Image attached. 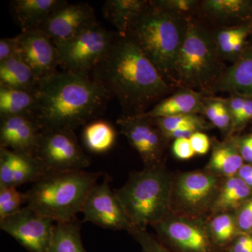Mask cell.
Masks as SVG:
<instances>
[{
	"label": "cell",
	"instance_id": "cell-13",
	"mask_svg": "<svg viewBox=\"0 0 252 252\" xmlns=\"http://www.w3.org/2000/svg\"><path fill=\"white\" fill-rule=\"evenodd\" d=\"M117 124L122 133L140 154L147 168L157 167L165 137L152 119L123 116Z\"/></svg>",
	"mask_w": 252,
	"mask_h": 252
},
{
	"label": "cell",
	"instance_id": "cell-14",
	"mask_svg": "<svg viewBox=\"0 0 252 252\" xmlns=\"http://www.w3.org/2000/svg\"><path fill=\"white\" fill-rule=\"evenodd\" d=\"M46 171L34 154L0 147V187L34 183Z\"/></svg>",
	"mask_w": 252,
	"mask_h": 252
},
{
	"label": "cell",
	"instance_id": "cell-2",
	"mask_svg": "<svg viewBox=\"0 0 252 252\" xmlns=\"http://www.w3.org/2000/svg\"><path fill=\"white\" fill-rule=\"evenodd\" d=\"M34 119L42 130L74 131L96 120L111 95L89 74L56 72L39 81Z\"/></svg>",
	"mask_w": 252,
	"mask_h": 252
},
{
	"label": "cell",
	"instance_id": "cell-38",
	"mask_svg": "<svg viewBox=\"0 0 252 252\" xmlns=\"http://www.w3.org/2000/svg\"><path fill=\"white\" fill-rule=\"evenodd\" d=\"M245 99H246V97L233 94L230 98L224 100L225 103L229 110L230 115H231L232 124L238 119L240 113L243 110Z\"/></svg>",
	"mask_w": 252,
	"mask_h": 252
},
{
	"label": "cell",
	"instance_id": "cell-19",
	"mask_svg": "<svg viewBox=\"0 0 252 252\" xmlns=\"http://www.w3.org/2000/svg\"><path fill=\"white\" fill-rule=\"evenodd\" d=\"M217 185V179L211 175L199 172L186 174L178 181L177 194L187 207H198L212 196Z\"/></svg>",
	"mask_w": 252,
	"mask_h": 252
},
{
	"label": "cell",
	"instance_id": "cell-31",
	"mask_svg": "<svg viewBox=\"0 0 252 252\" xmlns=\"http://www.w3.org/2000/svg\"><path fill=\"white\" fill-rule=\"evenodd\" d=\"M154 6L180 17L191 21L193 15L198 12L200 1L198 0H153Z\"/></svg>",
	"mask_w": 252,
	"mask_h": 252
},
{
	"label": "cell",
	"instance_id": "cell-9",
	"mask_svg": "<svg viewBox=\"0 0 252 252\" xmlns=\"http://www.w3.org/2000/svg\"><path fill=\"white\" fill-rule=\"evenodd\" d=\"M54 221L26 205L0 220V228L29 252H49Z\"/></svg>",
	"mask_w": 252,
	"mask_h": 252
},
{
	"label": "cell",
	"instance_id": "cell-16",
	"mask_svg": "<svg viewBox=\"0 0 252 252\" xmlns=\"http://www.w3.org/2000/svg\"><path fill=\"white\" fill-rule=\"evenodd\" d=\"M205 94L189 89H181L170 97L160 100L147 112L135 117L157 119L205 112Z\"/></svg>",
	"mask_w": 252,
	"mask_h": 252
},
{
	"label": "cell",
	"instance_id": "cell-34",
	"mask_svg": "<svg viewBox=\"0 0 252 252\" xmlns=\"http://www.w3.org/2000/svg\"><path fill=\"white\" fill-rule=\"evenodd\" d=\"M172 151L175 157L181 160H188L195 154L189 138L176 139L172 145Z\"/></svg>",
	"mask_w": 252,
	"mask_h": 252
},
{
	"label": "cell",
	"instance_id": "cell-24",
	"mask_svg": "<svg viewBox=\"0 0 252 252\" xmlns=\"http://www.w3.org/2000/svg\"><path fill=\"white\" fill-rule=\"evenodd\" d=\"M249 5L244 0H204L200 1L199 12L212 22L228 25L243 16Z\"/></svg>",
	"mask_w": 252,
	"mask_h": 252
},
{
	"label": "cell",
	"instance_id": "cell-26",
	"mask_svg": "<svg viewBox=\"0 0 252 252\" xmlns=\"http://www.w3.org/2000/svg\"><path fill=\"white\" fill-rule=\"evenodd\" d=\"M82 137L88 150L95 154H102L112 148L117 139V132L110 123L96 119L85 126Z\"/></svg>",
	"mask_w": 252,
	"mask_h": 252
},
{
	"label": "cell",
	"instance_id": "cell-25",
	"mask_svg": "<svg viewBox=\"0 0 252 252\" xmlns=\"http://www.w3.org/2000/svg\"><path fill=\"white\" fill-rule=\"evenodd\" d=\"M81 223L77 219L55 223L49 252H87L81 238Z\"/></svg>",
	"mask_w": 252,
	"mask_h": 252
},
{
	"label": "cell",
	"instance_id": "cell-8",
	"mask_svg": "<svg viewBox=\"0 0 252 252\" xmlns=\"http://www.w3.org/2000/svg\"><path fill=\"white\" fill-rule=\"evenodd\" d=\"M34 155L46 170L54 171L84 170L91 162L73 130H41Z\"/></svg>",
	"mask_w": 252,
	"mask_h": 252
},
{
	"label": "cell",
	"instance_id": "cell-22",
	"mask_svg": "<svg viewBox=\"0 0 252 252\" xmlns=\"http://www.w3.org/2000/svg\"><path fill=\"white\" fill-rule=\"evenodd\" d=\"M149 3L147 0H107L103 6V15L115 26L119 34L126 35L130 25Z\"/></svg>",
	"mask_w": 252,
	"mask_h": 252
},
{
	"label": "cell",
	"instance_id": "cell-39",
	"mask_svg": "<svg viewBox=\"0 0 252 252\" xmlns=\"http://www.w3.org/2000/svg\"><path fill=\"white\" fill-rule=\"evenodd\" d=\"M231 124L232 117L229 110H228L224 100H222L220 113H219L218 117H217L213 124L218 128H220V130H225L229 127Z\"/></svg>",
	"mask_w": 252,
	"mask_h": 252
},
{
	"label": "cell",
	"instance_id": "cell-10",
	"mask_svg": "<svg viewBox=\"0 0 252 252\" xmlns=\"http://www.w3.org/2000/svg\"><path fill=\"white\" fill-rule=\"evenodd\" d=\"M81 212L84 214V221L102 228L133 230L115 192L111 189L109 177L91 189Z\"/></svg>",
	"mask_w": 252,
	"mask_h": 252
},
{
	"label": "cell",
	"instance_id": "cell-21",
	"mask_svg": "<svg viewBox=\"0 0 252 252\" xmlns=\"http://www.w3.org/2000/svg\"><path fill=\"white\" fill-rule=\"evenodd\" d=\"M39 80L35 73L17 54L0 63V86L36 92Z\"/></svg>",
	"mask_w": 252,
	"mask_h": 252
},
{
	"label": "cell",
	"instance_id": "cell-28",
	"mask_svg": "<svg viewBox=\"0 0 252 252\" xmlns=\"http://www.w3.org/2000/svg\"><path fill=\"white\" fill-rule=\"evenodd\" d=\"M252 188L239 177H231L225 182L216 202L217 209L232 210L238 207L251 194Z\"/></svg>",
	"mask_w": 252,
	"mask_h": 252
},
{
	"label": "cell",
	"instance_id": "cell-40",
	"mask_svg": "<svg viewBox=\"0 0 252 252\" xmlns=\"http://www.w3.org/2000/svg\"><path fill=\"white\" fill-rule=\"evenodd\" d=\"M200 129L196 126H188V127H182L173 132L167 133L164 135L165 138H190V136L193 135L195 132H198Z\"/></svg>",
	"mask_w": 252,
	"mask_h": 252
},
{
	"label": "cell",
	"instance_id": "cell-35",
	"mask_svg": "<svg viewBox=\"0 0 252 252\" xmlns=\"http://www.w3.org/2000/svg\"><path fill=\"white\" fill-rule=\"evenodd\" d=\"M189 140L195 154L204 155L208 152L210 142L209 137L205 133L198 131L190 136Z\"/></svg>",
	"mask_w": 252,
	"mask_h": 252
},
{
	"label": "cell",
	"instance_id": "cell-32",
	"mask_svg": "<svg viewBox=\"0 0 252 252\" xmlns=\"http://www.w3.org/2000/svg\"><path fill=\"white\" fill-rule=\"evenodd\" d=\"M211 228L215 238L220 243H224L234 235L236 223L229 214H223L212 220Z\"/></svg>",
	"mask_w": 252,
	"mask_h": 252
},
{
	"label": "cell",
	"instance_id": "cell-41",
	"mask_svg": "<svg viewBox=\"0 0 252 252\" xmlns=\"http://www.w3.org/2000/svg\"><path fill=\"white\" fill-rule=\"evenodd\" d=\"M239 152L243 160L252 162V135L245 137L241 141Z\"/></svg>",
	"mask_w": 252,
	"mask_h": 252
},
{
	"label": "cell",
	"instance_id": "cell-43",
	"mask_svg": "<svg viewBox=\"0 0 252 252\" xmlns=\"http://www.w3.org/2000/svg\"><path fill=\"white\" fill-rule=\"evenodd\" d=\"M232 252H252V236L243 235L235 243Z\"/></svg>",
	"mask_w": 252,
	"mask_h": 252
},
{
	"label": "cell",
	"instance_id": "cell-4",
	"mask_svg": "<svg viewBox=\"0 0 252 252\" xmlns=\"http://www.w3.org/2000/svg\"><path fill=\"white\" fill-rule=\"evenodd\" d=\"M190 22L154 6L149 1L148 6L132 23L126 34L170 85L172 68Z\"/></svg>",
	"mask_w": 252,
	"mask_h": 252
},
{
	"label": "cell",
	"instance_id": "cell-44",
	"mask_svg": "<svg viewBox=\"0 0 252 252\" xmlns=\"http://www.w3.org/2000/svg\"><path fill=\"white\" fill-rule=\"evenodd\" d=\"M239 178L245 182L248 187L252 188V166L251 165H243L238 172Z\"/></svg>",
	"mask_w": 252,
	"mask_h": 252
},
{
	"label": "cell",
	"instance_id": "cell-23",
	"mask_svg": "<svg viewBox=\"0 0 252 252\" xmlns=\"http://www.w3.org/2000/svg\"><path fill=\"white\" fill-rule=\"evenodd\" d=\"M35 93L0 86V118L11 116H34Z\"/></svg>",
	"mask_w": 252,
	"mask_h": 252
},
{
	"label": "cell",
	"instance_id": "cell-17",
	"mask_svg": "<svg viewBox=\"0 0 252 252\" xmlns=\"http://www.w3.org/2000/svg\"><path fill=\"white\" fill-rule=\"evenodd\" d=\"M226 92L252 99V52L242 54L227 68L213 93Z\"/></svg>",
	"mask_w": 252,
	"mask_h": 252
},
{
	"label": "cell",
	"instance_id": "cell-15",
	"mask_svg": "<svg viewBox=\"0 0 252 252\" xmlns=\"http://www.w3.org/2000/svg\"><path fill=\"white\" fill-rule=\"evenodd\" d=\"M0 120V147L34 155L42 130L34 117L11 116Z\"/></svg>",
	"mask_w": 252,
	"mask_h": 252
},
{
	"label": "cell",
	"instance_id": "cell-42",
	"mask_svg": "<svg viewBox=\"0 0 252 252\" xmlns=\"http://www.w3.org/2000/svg\"><path fill=\"white\" fill-rule=\"evenodd\" d=\"M252 119V99L246 98L243 110L236 121L233 123V125L238 126L245 124V122Z\"/></svg>",
	"mask_w": 252,
	"mask_h": 252
},
{
	"label": "cell",
	"instance_id": "cell-29",
	"mask_svg": "<svg viewBox=\"0 0 252 252\" xmlns=\"http://www.w3.org/2000/svg\"><path fill=\"white\" fill-rule=\"evenodd\" d=\"M150 119H152L163 135L188 126H196L200 129L206 127V123L198 114H180L172 117Z\"/></svg>",
	"mask_w": 252,
	"mask_h": 252
},
{
	"label": "cell",
	"instance_id": "cell-6",
	"mask_svg": "<svg viewBox=\"0 0 252 252\" xmlns=\"http://www.w3.org/2000/svg\"><path fill=\"white\" fill-rule=\"evenodd\" d=\"M114 192L133 230H144L160 222L166 213L170 182L160 168L151 167L132 174L125 186Z\"/></svg>",
	"mask_w": 252,
	"mask_h": 252
},
{
	"label": "cell",
	"instance_id": "cell-5",
	"mask_svg": "<svg viewBox=\"0 0 252 252\" xmlns=\"http://www.w3.org/2000/svg\"><path fill=\"white\" fill-rule=\"evenodd\" d=\"M226 69L213 32L194 20L190 21L172 68L170 85L212 94Z\"/></svg>",
	"mask_w": 252,
	"mask_h": 252
},
{
	"label": "cell",
	"instance_id": "cell-12",
	"mask_svg": "<svg viewBox=\"0 0 252 252\" xmlns=\"http://www.w3.org/2000/svg\"><path fill=\"white\" fill-rule=\"evenodd\" d=\"M18 55L35 73L39 80L58 72L59 51L54 41L39 29L18 34Z\"/></svg>",
	"mask_w": 252,
	"mask_h": 252
},
{
	"label": "cell",
	"instance_id": "cell-7",
	"mask_svg": "<svg viewBox=\"0 0 252 252\" xmlns=\"http://www.w3.org/2000/svg\"><path fill=\"white\" fill-rule=\"evenodd\" d=\"M117 34L98 23L67 41L56 43L60 66L66 72L89 75L110 49Z\"/></svg>",
	"mask_w": 252,
	"mask_h": 252
},
{
	"label": "cell",
	"instance_id": "cell-33",
	"mask_svg": "<svg viewBox=\"0 0 252 252\" xmlns=\"http://www.w3.org/2000/svg\"><path fill=\"white\" fill-rule=\"evenodd\" d=\"M18 54V36L0 39V63Z\"/></svg>",
	"mask_w": 252,
	"mask_h": 252
},
{
	"label": "cell",
	"instance_id": "cell-37",
	"mask_svg": "<svg viewBox=\"0 0 252 252\" xmlns=\"http://www.w3.org/2000/svg\"><path fill=\"white\" fill-rule=\"evenodd\" d=\"M132 232L135 233L144 252H167L153 238L146 233L144 230H133Z\"/></svg>",
	"mask_w": 252,
	"mask_h": 252
},
{
	"label": "cell",
	"instance_id": "cell-20",
	"mask_svg": "<svg viewBox=\"0 0 252 252\" xmlns=\"http://www.w3.org/2000/svg\"><path fill=\"white\" fill-rule=\"evenodd\" d=\"M157 224L162 233L184 250L192 252H207V235L198 225L183 220L158 222Z\"/></svg>",
	"mask_w": 252,
	"mask_h": 252
},
{
	"label": "cell",
	"instance_id": "cell-11",
	"mask_svg": "<svg viewBox=\"0 0 252 252\" xmlns=\"http://www.w3.org/2000/svg\"><path fill=\"white\" fill-rule=\"evenodd\" d=\"M97 23L94 9L88 3L70 4L65 1L49 15L38 29L56 44L67 41Z\"/></svg>",
	"mask_w": 252,
	"mask_h": 252
},
{
	"label": "cell",
	"instance_id": "cell-18",
	"mask_svg": "<svg viewBox=\"0 0 252 252\" xmlns=\"http://www.w3.org/2000/svg\"><path fill=\"white\" fill-rule=\"evenodd\" d=\"M64 2V0H14L11 2V9L22 32H26L38 29Z\"/></svg>",
	"mask_w": 252,
	"mask_h": 252
},
{
	"label": "cell",
	"instance_id": "cell-30",
	"mask_svg": "<svg viewBox=\"0 0 252 252\" xmlns=\"http://www.w3.org/2000/svg\"><path fill=\"white\" fill-rule=\"evenodd\" d=\"M26 203V193L14 187H0V220L17 213Z\"/></svg>",
	"mask_w": 252,
	"mask_h": 252
},
{
	"label": "cell",
	"instance_id": "cell-27",
	"mask_svg": "<svg viewBox=\"0 0 252 252\" xmlns=\"http://www.w3.org/2000/svg\"><path fill=\"white\" fill-rule=\"evenodd\" d=\"M243 158L233 144L225 143L214 148L209 167L228 177H232L243 167Z\"/></svg>",
	"mask_w": 252,
	"mask_h": 252
},
{
	"label": "cell",
	"instance_id": "cell-36",
	"mask_svg": "<svg viewBox=\"0 0 252 252\" xmlns=\"http://www.w3.org/2000/svg\"><path fill=\"white\" fill-rule=\"evenodd\" d=\"M237 223L240 229L243 231L252 229V198L242 207L238 214Z\"/></svg>",
	"mask_w": 252,
	"mask_h": 252
},
{
	"label": "cell",
	"instance_id": "cell-3",
	"mask_svg": "<svg viewBox=\"0 0 252 252\" xmlns=\"http://www.w3.org/2000/svg\"><path fill=\"white\" fill-rule=\"evenodd\" d=\"M102 175L85 170H46L26 192L27 205L54 222L70 221L81 212L89 192Z\"/></svg>",
	"mask_w": 252,
	"mask_h": 252
},
{
	"label": "cell",
	"instance_id": "cell-1",
	"mask_svg": "<svg viewBox=\"0 0 252 252\" xmlns=\"http://www.w3.org/2000/svg\"><path fill=\"white\" fill-rule=\"evenodd\" d=\"M92 79L116 97L124 117L140 115L172 92V86L128 36L118 33Z\"/></svg>",
	"mask_w": 252,
	"mask_h": 252
}]
</instances>
